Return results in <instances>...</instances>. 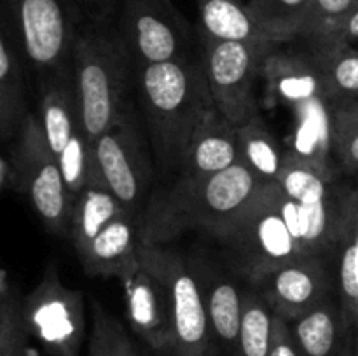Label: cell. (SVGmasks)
Masks as SVG:
<instances>
[{
	"label": "cell",
	"mask_w": 358,
	"mask_h": 356,
	"mask_svg": "<svg viewBox=\"0 0 358 356\" xmlns=\"http://www.w3.org/2000/svg\"><path fill=\"white\" fill-rule=\"evenodd\" d=\"M30 334L23 320V297L9 271L0 272V356H28Z\"/></svg>",
	"instance_id": "obj_28"
},
{
	"label": "cell",
	"mask_w": 358,
	"mask_h": 356,
	"mask_svg": "<svg viewBox=\"0 0 358 356\" xmlns=\"http://www.w3.org/2000/svg\"><path fill=\"white\" fill-rule=\"evenodd\" d=\"M72 73L84 131L94 142L135 107V63L117 21L84 20L73 47Z\"/></svg>",
	"instance_id": "obj_3"
},
{
	"label": "cell",
	"mask_w": 358,
	"mask_h": 356,
	"mask_svg": "<svg viewBox=\"0 0 358 356\" xmlns=\"http://www.w3.org/2000/svg\"><path fill=\"white\" fill-rule=\"evenodd\" d=\"M353 356H358V328L353 332Z\"/></svg>",
	"instance_id": "obj_38"
},
{
	"label": "cell",
	"mask_w": 358,
	"mask_h": 356,
	"mask_svg": "<svg viewBox=\"0 0 358 356\" xmlns=\"http://www.w3.org/2000/svg\"><path fill=\"white\" fill-rule=\"evenodd\" d=\"M83 13L84 20L94 23H110L115 17L117 0H72Z\"/></svg>",
	"instance_id": "obj_35"
},
{
	"label": "cell",
	"mask_w": 358,
	"mask_h": 356,
	"mask_svg": "<svg viewBox=\"0 0 358 356\" xmlns=\"http://www.w3.org/2000/svg\"><path fill=\"white\" fill-rule=\"evenodd\" d=\"M199 30L222 40L271 42L276 44L254 20L245 0H196Z\"/></svg>",
	"instance_id": "obj_23"
},
{
	"label": "cell",
	"mask_w": 358,
	"mask_h": 356,
	"mask_svg": "<svg viewBox=\"0 0 358 356\" xmlns=\"http://www.w3.org/2000/svg\"><path fill=\"white\" fill-rule=\"evenodd\" d=\"M289 325L301 356H353V330L336 293Z\"/></svg>",
	"instance_id": "obj_17"
},
{
	"label": "cell",
	"mask_w": 358,
	"mask_h": 356,
	"mask_svg": "<svg viewBox=\"0 0 358 356\" xmlns=\"http://www.w3.org/2000/svg\"><path fill=\"white\" fill-rule=\"evenodd\" d=\"M117 28L135 66L185 59L196 54L198 30L171 0H122Z\"/></svg>",
	"instance_id": "obj_11"
},
{
	"label": "cell",
	"mask_w": 358,
	"mask_h": 356,
	"mask_svg": "<svg viewBox=\"0 0 358 356\" xmlns=\"http://www.w3.org/2000/svg\"><path fill=\"white\" fill-rule=\"evenodd\" d=\"M353 103H355V105H357V107H358V100H355V101H353Z\"/></svg>",
	"instance_id": "obj_40"
},
{
	"label": "cell",
	"mask_w": 358,
	"mask_h": 356,
	"mask_svg": "<svg viewBox=\"0 0 358 356\" xmlns=\"http://www.w3.org/2000/svg\"><path fill=\"white\" fill-rule=\"evenodd\" d=\"M121 212H124L122 205L98 177L93 166L90 181L79 192L73 205L70 239L76 248V253L83 251Z\"/></svg>",
	"instance_id": "obj_22"
},
{
	"label": "cell",
	"mask_w": 358,
	"mask_h": 356,
	"mask_svg": "<svg viewBox=\"0 0 358 356\" xmlns=\"http://www.w3.org/2000/svg\"><path fill=\"white\" fill-rule=\"evenodd\" d=\"M324 44H341V45H358V7L352 14L345 17L341 23L336 27L332 35L318 44L310 45H324Z\"/></svg>",
	"instance_id": "obj_36"
},
{
	"label": "cell",
	"mask_w": 358,
	"mask_h": 356,
	"mask_svg": "<svg viewBox=\"0 0 358 356\" xmlns=\"http://www.w3.org/2000/svg\"><path fill=\"white\" fill-rule=\"evenodd\" d=\"M196 271L205 292L213 337L231 356H234L243 318V290L206 265Z\"/></svg>",
	"instance_id": "obj_20"
},
{
	"label": "cell",
	"mask_w": 358,
	"mask_h": 356,
	"mask_svg": "<svg viewBox=\"0 0 358 356\" xmlns=\"http://www.w3.org/2000/svg\"><path fill=\"white\" fill-rule=\"evenodd\" d=\"M14 154L21 173V194L27 195L49 232L70 237L76 199L66 187L58 157L45 140L37 114L24 119Z\"/></svg>",
	"instance_id": "obj_10"
},
{
	"label": "cell",
	"mask_w": 358,
	"mask_h": 356,
	"mask_svg": "<svg viewBox=\"0 0 358 356\" xmlns=\"http://www.w3.org/2000/svg\"><path fill=\"white\" fill-rule=\"evenodd\" d=\"M212 237L222 243L231 265L250 283L269 269L310 258L280 209L275 184L264 185L257 198Z\"/></svg>",
	"instance_id": "obj_4"
},
{
	"label": "cell",
	"mask_w": 358,
	"mask_h": 356,
	"mask_svg": "<svg viewBox=\"0 0 358 356\" xmlns=\"http://www.w3.org/2000/svg\"><path fill=\"white\" fill-rule=\"evenodd\" d=\"M238 163H241L238 128L215 112L196 133L180 168L170 181L205 180Z\"/></svg>",
	"instance_id": "obj_16"
},
{
	"label": "cell",
	"mask_w": 358,
	"mask_h": 356,
	"mask_svg": "<svg viewBox=\"0 0 358 356\" xmlns=\"http://www.w3.org/2000/svg\"><path fill=\"white\" fill-rule=\"evenodd\" d=\"M37 117L52 152H63L70 140L84 129L73 73L65 72L37 82Z\"/></svg>",
	"instance_id": "obj_19"
},
{
	"label": "cell",
	"mask_w": 358,
	"mask_h": 356,
	"mask_svg": "<svg viewBox=\"0 0 358 356\" xmlns=\"http://www.w3.org/2000/svg\"><path fill=\"white\" fill-rule=\"evenodd\" d=\"M269 356H301L289 321L275 314L273 320V341Z\"/></svg>",
	"instance_id": "obj_34"
},
{
	"label": "cell",
	"mask_w": 358,
	"mask_h": 356,
	"mask_svg": "<svg viewBox=\"0 0 358 356\" xmlns=\"http://www.w3.org/2000/svg\"><path fill=\"white\" fill-rule=\"evenodd\" d=\"M243 163L199 181H168L150 194L140 222L145 244H170L189 230L215 236L264 188Z\"/></svg>",
	"instance_id": "obj_2"
},
{
	"label": "cell",
	"mask_w": 358,
	"mask_h": 356,
	"mask_svg": "<svg viewBox=\"0 0 358 356\" xmlns=\"http://www.w3.org/2000/svg\"><path fill=\"white\" fill-rule=\"evenodd\" d=\"M2 20L20 42L35 80L72 72L84 16L72 0H2Z\"/></svg>",
	"instance_id": "obj_5"
},
{
	"label": "cell",
	"mask_w": 358,
	"mask_h": 356,
	"mask_svg": "<svg viewBox=\"0 0 358 356\" xmlns=\"http://www.w3.org/2000/svg\"><path fill=\"white\" fill-rule=\"evenodd\" d=\"M324 258H299L262 272L250 283L268 300L275 314L294 321L336 293V276Z\"/></svg>",
	"instance_id": "obj_13"
},
{
	"label": "cell",
	"mask_w": 358,
	"mask_h": 356,
	"mask_svg": "<svg viewBox=\"0 0 358 356\" xmlns=\"http://www.w3.org/2000/svg\"><path fill=\"white\" fill-rule=\"evenodd\" d=\"M138 257L156 272L170 295L173 314V356H213V332L196 265L168 244L140 243Z\"/></svg>",
	"instance_id": "obj_8"
},
{
	"label": "cell",
	"mask_w": 358,
	"mask_h": 356,
	"mask_svg": "<svg viewBox=\"0 0 358 356\" xmlns=\"http://www.w3.org/2000/svg\"><path fill=\"white\" fill-rule=\"evenodd\" d=\"M271 96L304 114L310 108L334 103L325 87L320 68L313 56L282 54L273 49L262 66Z\"/></svg>",
	"instance_id": "obj_14"
},
{
	"label": "cell",
	"mask_w": 358,
	"mask_h": 356,
	"mask_svg": "<svg viewBox=\"0 0 358 356\" xmlns=\"http://www.w3.org/2000/svg\"><path fill=\"white\" fill-rule=\"evenodd\" d=\"M357 7L358 0H311L297 38H304L308 44L325 40Z\"/></svg>",
	"instance_id": "obj_32"
},
{
	"label": "cell",
	"mask_w": 358,
	"mask_h": 356,
	"mask_svg": "<svg viewBox=\"0 0 358 356\" xmlns=\"http://www.w3.org/2000/svg\"><path fill=\"white\" fill-rule=\"evenodd\" d=\"M126 320L133 334L154 356H173L175 330L168 290L159 276L138 257L135 269L122 276Z\"/></svg>",
	"instance_id": "obj_12"
},
{
	"label": "cell",
	"mask_w": 358,
	"mask_h": 356,
	"mask_svg": "<svg viewBox=\"0 0 358 356\" xmlns=\"http://www.w3.org/2000/svg\"><path fill=\"white\" fill-rule=\"evenodd\" d=\"M147 356H154V355H152V353H150V351H149V353H147Z\"/></svg>",
	"instance_id": "obj_39"
},
{
	"label": "cell",
	"mask_w": 358,
	"mask_h": 356,
	"mask_svg": "<svg viewBox=\"0 0 358 356\" xmlns=\"http://www.w3.org/2000/svg\"><path fill=\"white\" fill-rule=\"evenodd\" d=\"M311 0H247V7L262 30L276 42L297 38Z\"/></svg>",
	"instance_id": "obj_29"
},
{
	"label": "cell",
	"mask_w": 358,
	"mask_h": 356,
	"mask_svg": "<svg viewBox=\"0 0 358 356\" xmlns=\"http://www.w3.org/2000/svg\"><path fill=\"white\" fill-rule=\"evenodd\" d=\"M56 157H58L66 187L76 199L93 173V150H91V140L87 138L86 131L80 129L63 149V152Z\"/></svg>",
	"instance_id": "obj_33"
},
{
	"label": "cell",
	"mask_w": 358,
	"mask_h": 356,
	"mask_svg": "<svg viewBox=\"0 0 358 356\" xmlns=\"http://www.w3.org/2000/svg\"><path fill=\"white\" fill-rule=\"evenodd\" d=\"M28 72L24 52L7 21H0V136L9 143L20 133L27 108Z\"/></svg>",
	"instance_id": "obj_18"
},
{
	"label": "cell",
	"mask_w": 358,
	"mask_h": 356,
	"mask_svg": "<svg viewBox=\"0 0 358 356\" xmlns=\"http://www.w3.org/2000/svg\"><path fill=\"white\" fill-rule=\"evenodd\" d=\"M143 129L135 105L112 128L91 142L98 177L138 222H142L143 209L152 194L150 185L156 170L150 163L152 152H149V138L143 135Z\"/></svg>",
	"instance_id": "obj_6"
},
{
	"label": "cell",
	"mask_w": 358,
	"mask_h": 356,
	"mask_svg": "<svg viewBox=\"0 0 358 356\" xmlns=\"http://www.w3.org/2000/svg\"><path fill=\"white\" fill-rule=\"evenodd\" d=\"M87 356H147V353L138 348L124 325L93 299Z\"/></svg>",
	"instance_id": "obj_30"
},
{
	"label": "cell",
	"mask_w": 358,
	"mask_h": 356,
	"mask_svg": "<svg viewBox=\"0 0 358 356\" xmlns=\"http://www.w3.org/2000/svg\"><path fill=\"white\" fill-rule=\"evenodd\" d=\"M311 56L334 103L358 100V47L341 44L311 45Z\"/></svg>",
	"instance_id": "obj_26"
},
{
	"label": "cell",
	"mask_w": 358,
	"mask_h": 356,
	"mask_svg": "<svg viewBox=\"0 0 358 356\" xmlns=\"http://www.w3.org/2000/svg\"><path fill=\"white\" fill-rule=\"evenodd\" d=\"M0 188L3 192H21V173L14 149H7L0 159Z\"/></svg>",
	"instance_id": "obj_37"
},
{
	"label": "cell",
	"mask_w": 358,
	"mask_h": 356,
	"mask_svg": "<svg viewBox=\"0 0 358 356\" xmlns=\"http://www.w3.org/2000/svg\"><path fill=\"white\" fill-rule=\"evenodd\" d=\"M331 152L346 173L358 175V107L353 101L334 105Z\"/></svg>",
	"instance_id": "obj_31"
},
{
	"label": "cell",
	"mask_w": 358,
	"mask_h": 356,
	"mask_svg": "<svg viewBox=\"0 0 358 356\" xmlns=\"http://www.w3.org/2000/svg\"><path fill=\"white\" fill-rule=\"evenodd\" d=\"M135 103L149 138L154 168L173 178L196 133L217 112L201 52L185 59L135 66Z\"/></svg>",
	"instance_id": "obj_1"
},
{
	"label": "cell",
	"mask_w": 358,
	"mask_h": 356,
	"mask_svg": "<svg viewBox=\"0 0 358 356\" xmlns=\"http://www.w3.org/2000/svg\"><path fill=\"white\" fill-rule=\"evenodd\" d=\"M23 320L30 337L48 356H80L87 334L84 295L62 281L55 260L23 297Z\"/></svg>",
	"instance_id": "obj_9"
},
{
	"label": "cell",
	"mask_w": 358,
	"mask_h": 356,
	"mask_svg": "<svg viewBox=\"0 0 358 356\" xmlns=\"http://www.w3.org/2000/svg\"><path fill=\"white\" fill-rule=\"evenodd\" d=\"M275 311L255 286L243 290V318L234 356H269Z\"/></svg>",
	"instance_id": "obj_27"
},
{
	"label": "cell",
	"mask_w": 358,
	"mask_h": 356,
	"mask_svg": "<svg viewBox=\"0 0 358 356\" xmlns=\"http://www.w3.org/2000/svg\"><path fill=\"white\" fill-rule=\"evenodd\" d=\"M336 295L346 321L355 332L358 328V185L346 194L345 225L336 253Z\"/></svg>",
	"instance_id": "obj_21"
},
{
	"label": "cell",
	"mask_w": 358,
	"mask_h": 356,
	"mask_svg": "<svg viewBox=\"0 0 358 356\" xmlns=\"http://www.w3.org/2000/svg\"><path fill=\"white\" fill-rule=\"evenodd\" d=\"M140 243V222L124 209L77 257L90 278L121 279L138 264Z\"/></svg>",
	"instance_id": "obj_15"
},
{
	"label": "cell",
	"mask_w": 358,
	"mask_h": 356,
	"mask_svg": "<svg viewBox=\"0 0 358 356\" xmlns=\"http://www.w3.org/2000/svg\"><path fill=\"white\" fill-rule=\"evenodd\" d=\"M285 195L301 205H318L343 191L332 168L322 166L290 150L285 168L275 181Z\"/></svg>",
	"instance_id": "obj_24"
},
{
	"label": "cell",
	"mask_w": 358,
	"mask_h": 356,
	"mask_svg": "<svg viewBox=\"0 0 358 356\" xmlns=\"http://www.w3.org/2000/svg\"><path fill=\"white\" fill-rule=\"evenodd\" d=\"M206 79L217 112L229 124L243 126L259 115L255 82L266 58L275 49L271 42L222 40L198 28Z\"/></svg>",
	"instance_id": "obj_7"
},
{
	"label": "cell",
	"mask_w": 358,
	"mask_h": 356,
	"mask_svg": "<svg viewBox=\"0 0 358 356\" xmlns=\"http://www.w3.org/2000/svg\"><path fill=\"white\" fill-rule=\"evenodd\" d=\"M357 47H358V45H357Z\"/></svg>",
	"instance_id": "obj_41"
},
{
	"label": "cell",
	"mask_w": 358,
	"mask_h": 356,
	"mask_svg": "<svg viewBox=\"0 0 358 356\" xmlns=\"http://www.w3.org/2000/svg\"><path fill=\"white\" fill-rule=\"evenodd\" d=\"M241 163L247 164L264 184H275L285 168L290 150L282 145L261 115L238 128Z\"/></svg>",
	"instance_id": "obj_25"
}]
</instances>
